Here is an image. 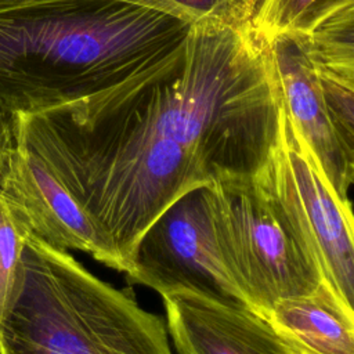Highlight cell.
Wrapping results in <instances>:
<instances>
[{
    "mask_svg": "<svg viewBox=\"0 0 354 354\" xmlns=\"http://www.w3.org/2000/svg\"><path fill=\"white\" fill-rule=\"evenodd\" d=\"M28 225L0 192V321L12 308L22 283V250Z\"/></svg>",
    "mask_w": 354,
    "mask_h": 354,
    "instance_id": "cell-14",
    "label": "cell"
},
{
    "mask_svg": "<svg viewBox=\"0 0 354 354\" xmlns=\"http://www.w3.org/2000/svg\"><path fill=\"white\" fill-rule=\"evenodd\" d=\"M11 140H12L11 120L8 116H6L4 113L0 112V163H1L4 152L8 148Z\"/></svg>",
    "mask_w": 354,
    "mask_h": 354,
    "instance_id": "cell-16",
    "label": "cell"
},
{
    "mask_svg": "<svg viewBox=\"0 0 354 354\" xmlns=\"http://www.w3.org/2000/svg\"><path fill=\"white\" fill-rule=\"evenodd\" d=\"M261 176L310 249L322 281L354 315V212L296 134L282 108L279 138Z\"/></svg>",
    "mask_w": 354,
    "mask_h": 354,
    "instance_id": "cell-5",
    "label": "cell"
},
{
    "mask_svg": "<svg viewBox=\"0 0 354 354\" xmlns=\"http://www.w3.org/2000/svg\"><path fill=\"white\" fill-rule=\"evenodd\" d=\"M44 0H0V10ZM183 19L191 25L221 24L252 29L259 0H119Z\"/></svg>",
    "mask_w": 354,
    "mask_h": 354,
    "instance_id": "cell-12",
    "label": "cell"
},
{
    "mask_svg": "<svg viewBox=\"0 0 354 354\" xmlns=\"http://www.w3.org/2000/svg\"><path fill=\"white\" fill-rule=\"evenodd\" d=\"M318 75L332 123L354 176V83L321 65Z\"/></svg>",
    "mask_w": 354,
    "mask_h": 354,
    "instance_id": "cell-15",
    "label": "cell"
},
{
    "mask_svg": "<svg viewBox=\"0 0 354 354\" xmlns=\"http://www.w3.org/2000/svg\"><path fill=\"white\" fill-rule=\"evenodd\" d=\"M124 274L130 282L160 296L189 290L250 307L220 254L210 184L187 191L149 224L137 241Z\"/></svg>",
    "mask_w": 354,
    "mask_h": 354,
    "instance_id": "cell-6",
    "label": "cell"
},
{
    "mask_svg": "<svg viewBox=\"0 0 354 354\" xmlns=\"http://www.w3.org/2000/svg\"><path fill=\"white\" fill-rule=\"evenodd\" d=\"M0 192L29 231L59 249H75L120 271V264L90 217L47 162L12 133L0 163Z\"/></svg>",
    "mask_w": 354,
    "mask_h": 354,
    "instance_id": "cell-7",
    "label": "cell"
},
{
    "mask_svg": "<svg viewBox=\"0 0 354 354\" xmlns=\"http://www.w3.org/2000/svg\"><path fill=\"white\" fill-rule=\"evenodd\" d=\"M260 171L210 187L224 266L249 306L264 315L278 300L307 295L324 281L301 234Z\"/></svg>",
    "mask_w": 354,
    "mask_h": 354,
    "instance_id": "cell-4",
    "label": "cell"
},
{
    "mask_svg": "<svg viewBox=\"0 0 354 354\" xmlns=\"http://www.w3.org/2000/svg\"><path fill=\"white\" fill-rule=\"evenodd\" d=\"M10 119L126 272L137 241L171 202L268 163L282 104L252 29L198 24L174 53L122 84Z\"/></svg>",
    "mask_w": 354,
    "mask_h": 354,
    "instance_id": "cell-1",
    "label": "cell"
},
{
    "mask_svg": "<svg viewBox=\"0 0 354 354\" xmlns=\"http://www.w3.org/2000/svg\"><path fill=\"white\" fill-rule=\"evenodd\" d=\"M353 4L354 0H259L252 28L260 40L281 33L310 36Z\"/></svg>",
    "mask_w": 354,
    "mask_h": 354,
    "instance_id": "cell-11",
    "label": "cell"
},
{
    "mask_svg": "<svg viewBox=\"0 0 354 354\" xmlns=\"http://www.w3.org/2000/svg\"><path fill=\"white\" fill-rule=\"evenodd\" d=\"M263 41L285 115L336 192L348 199L354 176L328 111L308 36L281 33Z\"/></svg>",
    "mask_w": 354,
    "mask_h": 354,
    "instance_id": "cell-8",
    "label": "cell"
},
{
    "mask_svg": "<svg viewBox=\"0 0 354 354\" xmlns=\"http://www.w3.org/2000/svg\"><path fill=\"white\" fill-rule=\"evenodd\" d=\"M192 25L119 0H44L0 10V112L39 113L156 65Z\"/></svg>",
    "mask_w": 354,
    "mask_h": 354,
    "instance_id": "cell-2",
    "label": "cell"
},
{
    "mask_svg": "<svg viewBox=\"0 0 354 354\" xmlns=\"http://www.w3.org/2000/svg\"><path fill=\"white\" fill-rule=\"evenodd\" d=\"M308 46L318 65L354 83V4L317 28Z\"/></svg>",
    "mask_w": 354,
    "mask_h": 354,
    "instance_id": "cell-13",
    "label": "cell"
},
{
    "mask_svg": "<svg viewBox=\"0 0 354 354\" xmlns=\"http://www.w3.org/2000/svg\"><path fill=\"white\" fill-rule=\"evenodd\" d=\"M178 354H296L266 315L189 290L162 296Z\"/></svg>",
    "mask_w": 354,
    "mask_h": 354,
    "instance_id": "cell-9",
    "label": "cell"
},
{
    "mask_svg": "<svg viewBox=\"0 0 354 354\" xmlns=\"http://www.w3.org/2000/svg\"><path fill=\"white\" fill-rule=\"evenodd\" d=\"M264 315L296 354H354V315L325 282L278 300Z\"/></svg>",
    "mask_w": 354,
    "mask_h": 354,
    "instance_id": "cell-10",
    "label": "cell"
},
{
    "mask_svg": "<svg viewBox=\"0 0 354 354\" xmlns=\"http://www.w3.org/2000/svg\"><path fill=\"white\" fill-rule=\"evenodd\" d=\"M0 354H173L163 321L29 232L22 283L0 321Z\"/></svg>",
    "mask_w": 354,
    "mask_h": 354,
    "instance_id": "cell-3",
    "label": "cell"
}]
</instances>
